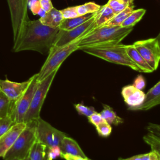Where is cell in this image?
Masks as SVG:
<instances>
[{"mask_svg": "<svg viewBox=\"0 0 160 160\" xmlns=\"http://www.w3.org/2000/svg\"><path fill=\"white\" fill-rule=\"evenodd\" d=\"M59 28H51L42 24L39 19L28 21L22 31L14 42V52L34 51L41 54L49 52L53 46Z\"/></svg>", "mask_w": 160, "mask_h": 160, "instance_id": "cell-1", "label": "cell"}, {"mask_svg": "<svg viewBox=\"0 0 160 160\" xmlns=\"http://www.w3.org/2000/svg\"><path fill=\"white\" fill-rule=\"evenodd\" d=\"M133 29V27L108 26L104 25L93 29L79 40V49L82 47L117 44Z\"/></svg>", "mask_w": 160, "mask_h": 160, "instance_id": "cell-2", "label": "cell"}, {"mask_svg": "<svg viewBox=\"0 0 160 160\" xmlns=\"http://www.w3.org/2000/svg\"><path fill=\"white\" fill-rule=\"evenodd\" d=\"M84 52L102 59L110 62L126 66L133 70L141 72L138 66L130 59L126 50V46L122 44L101 45L80 48Z\"/></svg>", "mask_w": 160, "mask_h": 160, "instance_id": "cell-3", "label": "cell"}, {"mask_svg": "<svg viewBox=\"0 0 160 160\" xmlns=\"http://www.w3.org/2000/svg\"><path fill=\"white\" fill-rule=\"evenodd\" d=\"M80 39L62 46H52L49 51L46 60L38 73L37 81H41L53 71L58 70L62 63L71 53L79 50L78 44Z\"/></svg>", "mask_w": 160, "mask_h": 160, "instance_id": "cell-4", "label": "cell"}, {"mask_svg": "<svg viewBox=\"0 0 160 160\" xmlns=\"http://www.w3.org/2000/svg\"><path fill=\"white\" fill-rule=\"evenodd\" d=\"M36 120L26 123V128L18 137L12 147L8 151L3 158L4 160H9L14 158L22 160L29 154L32 146L36 141Z\"/></svg>", "mask_w": 160, "mask_h": 160, "instance_id": "cell-5", "label": "cell"}, {"mask_svg": "<svg viewBox=\"0 0 160 160\" xmlns=\"http://www.w3.org/2000/svg\"><path fill=\"white\" fill-rule=\"evenodd\" d=\"M58 70H56L39 81L38 85L34 93L30 106L24 118L23 122L28 123L40 118V112L46 95Z\"/></svg>", "mask_w": 160, "mask_h": 160, "instance_id": "cell-6", "label": "cell"}, {"mask_svg": "<svg viewBox=\"0 0 160 160\" xmlns=\"http://www.w3.org/2000/svg\"><path fill=\"white\" fill-rule=\"evenodd\" d=\"M38 73L32 76V80L23 94L13 101L10 116L16 123L23 122L24 118L30 106L34 93L39 82L37 81Z\"/></svg>", "mask_w": 160, "mask_h": 160, "instance_id": "cell-7", "label": "cell"}, {"mask_svg": "<svg viewBox=\"0 0 160 160\" xmlns=\"http://www.w3.org/2000/svg\"><path fill=\"white\" fill-rule=\"evenodd\" d=\"M10 11L14 42L21 35L25 23L29 21L28 0H8Z\"/></svg>", "mask_w": 160, "mask_h": 160, "instance_id": "cell-8", "label": "cell"}, {"mask_svg": "<svg viewBox=\"0 0 160 160\" xmlns=\"http://www.w3.org/2000/svg\"><path fill=\"white\" fill-rule=\"evenodd\" d=\"M36 140L44 144L47 148L59 146L62 139L67 135L56 129L48 122L39 118L36 120Z\"/></svg>", "mask_w": 160, "mask_h": 160, "instance_id": "cell-9", "label": "cell"}, {"mask_svg": "<svg viewBox=\"0 0 160 160\" xmlns=\"http://www.w3.org/2000/svg\"><path fill=\"white\" fill-rule=\"evenodd\" d=\"M141 56L155 71L160 62V45L157 38L136 41L133 44Z\"/></svg>", "mask_w": 160, "mask_h": 160, "instance_id": "cell-10", "label": "cell"}, {"mask_svg": "<svg viewBox=\"0 0 160 160\" xmlns=\"http://www.w3.org/2000/svg\"><path fill=\"white\" fill-rule=\"evenodd\" d=\"M94 16L84 23L72 29H59L53 46L59 47L68 44L78 39L82 38L93 29H95Z\"/></svg>", "mask_w": 160, "mask_h": 160, "instance_id": "cell-11", "label": "cell"}, {"mask_svg": "<svg viewBox=\"0 0 160 160\" xmlns=\"http://www.w3.org/2000/svg\"><path fill=\"white\" fill-rule=\"evenodd\" d=\"M32 80V76L27 81L18 82L8 79H0V91L11 101H16L26 90Z\"/></svg>", "mask_w": 160, "mask_h": 160, "instance_id": "cell-12", "label": "cell"}, {"mask_svg": "<svg viewBox=\"0 0 160 160\" xmlns=\"http://www.w3.org/2000/svg\"><path fill=\"white\" fill-rule=\"evenodd\" d=\"M24 122L16 123L0 138V157L4 158L8 151L12 147L18 137L26 128Z\"/></svg>", "mask_w": 160, "mask_h": 160, "instance_id": "cell-13", "label": "cell"}, {"mask_svg": "<svg viewBox=\"0 0 160 160\" xmlns=\"http://www.w3.org/2000/svg\"><path fill=\"white\" fill-rule=\"evenodd\" d=\"M121 95L125 103L128 106V109L132 110L144 102L146 94L131 84L125 86L122 88Z\"/></svg>", "mask_w": 160, "mask_h": 160, "instance_id": "cell-14", "label": "cell"}, {"mask_svg": "<svg viewBox=\"0 0 160 160\" xmlns=\"http://www.w3.org/2000/svg\"><path fill=\"white\" fill-rule=\"evenodd\" d=\"M160 104V81L146 94L144 102L133 111H147Z\"/></svg>", "mask_w": 160, "mask_h": 160, "instance_id": "cell-15", "label": "cell"}, {"mask_svg": "<svg viewBox=\"0 0 160 160\" xmlns=\"http://www.w3.org/2000/svg\"><path fill=\"white\" fill-rule=\"evenodd\" d=\"M126 50L130 59L138 66L142 72H152L154 70L146 62L133 44L125 45Z\"/></svg>", "mask_w": 160, "mask_h": 160, "instance_id": "cell-16", "label": "cell"}, {"mask_svg": "<svg viewBox=\"0 0 160 160\" xmlns=\"http://www.w3.org/2000/svg\"><path fill=\"white\" fill-rule=\"evenodd\" d=\"M39 19L44 25L51 28H59L64 18L61 11L53 8L49 11L46 12L45 14L41 16Z\"/></svg>", "mask_w": 160, "mask_h": 160, "instance_id": "cell-17", "label": "cell"}, {"mask_svg": "<svg viewBox=\"0 0 160 160\" xmlns=\"http://www.w3.org/2000/svg\"><path fill=\"white\" fill-rule=\"evenodd\" d=\"M59 147L62 153H68L76 156L86 157L78 142L68 136H65L62 139Z\"/></svg>", "mask_w": 160, "mask_h": 160, "instance_id": "cell-18", "label": "cell"}, {"mask_svg": "<svg viewBox=\"0 0 160 160\" xmlns=\"http://www.w3.org/2000/svg\"><path fill=\"white\" fill-rule=\"evenodd\" d=\"M114 15L115 14L112 9L106 4L101 6L100 9L96 12L94 16L96 28L105 25L114 16Z\"/></svg>", "mask_w": 160, "mask_h": 160, "instance_id": "cell-19", "label": "cell"}, {"mask_svg": "<svg viewBox=\"0 0 160 160\" xmlns=\"http://www.w3.org/2000/svg\"><path fill=\"white\" fill-rule=\"evenodd\" d=\"M95 13L86 14L84 15L78 16V17L71 19H63V21L59 25V28L61 30H69L75 28L88 21L95 15Z\"/></svg>", "mask_w": 160, "mask_h": 160, "instance_id": "cell-20", "label": "cell"}, {"mask_svg": "<svg viewBox=\"0 0 160 160\" xmlns=\"http://www.w3.org/2000/svg\"><path fill=\"white\" fill-rule=\"evenodd\" d=\"M47 152V146L36 140L29 151V160H48Z\"/></svg>", "mask_w": 160, "mask_h": 160, "instance_id": "cell-21", "label": "cell"}, {"mask_svg": "<svg viewBox=\"0 0 160 160\" xmlns=\"http://www.w3.org/2000/svg\"><path fill=\"white\" fill-rule=\"evenodd\" d=\"M103 109L100 112L102 118L108 122L109 124H113L115 126H118L120 124H122L124 121L117 115L116 112L112 109V108L107 104H102Z\"/></svg>", "mask_w": 160, "mask_h": 160, "instance_id": "cell-22", "label": "cell"}, {"mask_svg": "<svg viewBox=\"0 0 160 160\" xmlns=\"http://www.w3.org/2000/svg\"><path fill=\"white\" fill-rule=\"evenodd\" d=\"M134 10V6L131 5L125 9L115 14L114 16L105 25L108 26H121V24Z\"/></svg>", "mask_w": 160, "mask_h": 160, "instance_id": "cell-23", "label": "cell"}, {"mask_svg": "<svg viewBox=\"0 0 160 160\" xmlns=\"http://www.w3.org/2000/svg\"><path fill=\"white\" fill-rule=\"evenodd\" d=\"M146 13V9L141 8L133 10L132 12L128 16V18L121 24L122 27H134L138 22Z\"/></svg>", "mask_w": 160, "mask_h": 160, "instance_id": "cell-24", "label": "cell"}, {"mask_svg": "<svg viewBox=\"0 0 160 160\" xmlns=\"http://www.w3.org/2000/svg\"><path fill=\"white\" fill-rule=\"evenodd\" d=\"M13 101H10L0 91V118L10 116Z\"/></svg>", "mask_w": 160, "mask_h": 160, "instance_id": "cell-25", "label": "cell"}, {"mask_svg": "<svg viewBox=\"0 0 160 160\" xmlns=\"http://www.w3.org/2000/svg\"><path fill=\"white\" fill-rule=\"evenodd\" d=\"M115 14L125 9L127 7L133 5V0H108L106 3Z\"/></svg>", "mask_w": 160, "mask_h": 160, "instance_id": "cell-26", "label": "cell"}, {"mask_svg": "<svg viewBox=\"0 0 160 160\" xmlns=\"http://www.w3.org/2000/svg\"><path fill=\"white\" fill-rule=\"evenodd\" d=\"M101 6L94 2H88L81 5L76 6L77 12L79 16L84 15L86 14L95 13L100 9Z\"/></svg>", "mask_w": 160, "mask_h": 160, "instance_id": "cell-27", "label": "cell"}, {"mask_svg": "<svg viewBox=\"0 0 160 160\" xmlns=\"http://www.w3.org/2000/svg\"><path fill=\"white\" fill-rule=\"evenodd\" d=\"M142 139L151 147V150L156 152L160 157V139L149 133L144 135Z\"/></svg>", "mask_w": 160, "mask_h": 160, "instance_id": "cell-28", "label": "cell"}, {"mask_svg": "<svg viewBox=\"0 0 160 160\" xmlns=\"http://www.w3.org/2000/svg\"><path fill=\"white\" fill-rule=\"evenodd\" d=\"M15 124L16 123L10 116L0 118V138Z\"/></svg>", "mask_w": 160, "mask_h": 160, "instance_id": "cell-29", "label": "cell"}, {"mask_svg": "<svg viewBox=\"0 0 160 160\" xmlns=\"http://www.w3.org/2000/svg\"><path fill=\"white\" fill-rule=\"evenodd\" d=\"M122 160H160V157L156 152L151 150L149 152L136 155Z\"/></svg>", "mask_w": 160, "mask_h": 160, "instance_id": "cell-30", "label": "cell"}, {"mask_svg": "<svg viewBox=\"0 0 160 160\" xmlns=\"http://www.w3.org/2000/svg\"><path fill=\"white\" fill-rule=\"evenodd\" d=\"M96 128L98 134L104 138L108 137L112 132L111 124H109L106 121H104L98 124L97 126H96Z\"/></svg>", "mask_w": 160, "mask_h": 160, "instance_id": "cell-31", "label": "cell"}, {"mask_svg": "<svg viewBox=\"0 0 160 160\" xmlns=\"http://www.w3.org/2000/svg\"><path fill=\"white\" fill-rule=\"evenodd\" d=\"M74 108L78 112V113L80 115H83L86 116L87 118L91 116L92 113L95 112V109L92 106H87L84 105L82 103H78L75 104Z\"/></svg>", "mask_w": 160, "mask_h": 160, "instance_id": "cell-32", "label": "cell"}, {"mask_svg": "<svg viewBox=\"0 0 160 160\" xmlns=\"http://www.w3.org/2000/svg\"><path fill=\"white\" fill-rule=\"evenodd\" d=\"M60 11L62 13L64 19H71V18L78 17L79 16L78 14V12H77V9H76V6L68 7V8H64L63 9H61Z\"/></svg>", "mask_w": 160, "mask_h": 160, "instance_id": "cell-33", "label": "cell"}, {"mask_svg": "<svg viewBox=\"0 0 160 160\" xmlns=\"http://www.w3.org/2000/svg\"><path fill=\"white\" fill-rule=\"evenodd\" d=\"M62 151L59 146H55L48 148V160H54L56 158L60 157L61 155Z\"/></svg>", "mask_w": 160, "mask_h": 160, "instance_id": "cell-34", "label": "cell"}, {"mask_svg": "<svg viewBox=\"0 0 160 160\" xmlns=\"http://www.w3.org/2000/svg\"><path fill=\"white\" fill-rule=\"evenodd\" d=\"M28 6L33 15H38L42 9L40 0H28Z\"/></svg>", "mask_w": 160, "mask_h": 160, "instance_id": "cell-35", "label": "cell"}, {"mask_svg": "<svg viewBox=\"0 0 160 160\" xmlns=\"http://www.w3.org/2000/svg\"><path fill=\"white\" fill-rule=\"evenodd\" d=\"M146 129L148 133L160 139V124L150 122L146 126Z\"/></svg>", "mask_w": 160, "mask_h": 160, "instance_id": "cell-36", "label": "cell"}, {"mask_svg": "<svg viewBox=\"0 0 160 160\" xmlns=\"http://www.w3.org/2000/svg\"><path fill=\"white\" fill-rule=\"evenodd\" d=\"M88 120L89 123L92 124L95 127L104 121V119L102 118L100 112H97L96 111L91 116L88 117Z\"/></svg>", "mask_w": 160, "mask_h": 160, "instance_id": "cell-37", "label": "cell"}, {"mask_svg": "<svg viewBox=\"0 0 160 160\" xmlns=\"http://www.w3.org/2000/svg\"><path fill=\"white\" fill-rule=\"evenodd\" d=\"M132 85L136 89L142 91V89H144L146 87V81L142 75H138L134 80Z\"/></svg>", "mask_w": 160, "mask_h": 160, "instance_id": "cell-38", "label": "cell"}, {"mask_svg": "<svg viewBox=\"0 0 160 160\" xmlns=\"http://www.w3.org/2000/svg\"><path fill=\"white\" fill-rule=\"evenodd\" d=\"M61 158L64 160H89L87 157H82L80 156H76L68 153H61Z\"/></svg>", "mask_w": 160, "mask_h": 160, "instance_id": "cell-39", "label": "cell"}, {"mask_svg": "<svg viewBox=\"0 0 160 160\" xmlns=\"http://www.w3.org/2000/svg\"><path fill=\"white\" fill-rule=\"evenodd\" d=\"M40 2L42 9L46 12L49 11L54 8L51 0H40Z\"/></svg>", "mask_w": 160, "mask_h": 160, "instance_id": "cell-40", "label": "cell"}, {"mask_svg": "<svg viewBox=\"0 0 160 160\" xmlns=\"http://www.w3.org/2000/svg\"><path fill=\"white\" fill-rule=\"evenodd\" d=\"M22 160H29V154L24 159H22Z\"/></svg>", "mask_w": 160, "mask_h": 160, "instance_id": "cell-41", "label": "cell"}, {"mask_svg": "<svg viewBox=\"0 0 160 160\" xmlns=\"http://www.w3.org/2000/svg\"><path fill=\"white\" fill-rule=\"evenodd\" d=\"M157 39H158V40L159 41V45H160V34H159L158 37H157Z\"/></svg>", "mask_w": 160, "mask_h": 160, "instance_id": "cell-42", "label": "cell"}, {"mask_svg": "<svg viewBox=\"0 0 160 160\" xmlns=\"http://www.w3.org/2000/svg\"><path fill=\"white\" fill-rule=\"evenodd\" d=\"M9 160H21L17 158H12V159H9Z\"/></svg>", "mask_w": 160, "mask_h": 160, "instance_id": "cell-43", "label": "cell"}, {"mask_svg": "<svg viewBox=\"0 0 160 160\" xmlns=\"http://www.w3.org/2000/svg\"><path fill=\"white\" fill-rule=\"evenodd\" d=\"M89 160H91V159H89Z\"/></svg>", "mask_w": 160, "mask_h": 160, "instance_id": "cell-44", "label": "cell"}]
</instances>
